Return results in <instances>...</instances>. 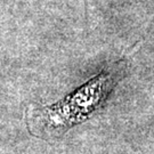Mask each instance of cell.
<instances>
[{
	"instance_id": "6da1fadb",
	"label": "cell",
	"mask_w": 154,
	"mask_h": 154,
	"mask_svg": "<svg viewBox=\"0 0 154 154\" xmlns=\"http://www.w3.org/2000/svg\"><path fill=\"white\" fill-rule=\"evenodd\" d=\"M127 63L128 58H123L110 69H105L58 102L50 105H31L25 116L30 132L45 139L57 138L87 120L107 98L122 77Z\"/></svg>"
}]
</instances>
